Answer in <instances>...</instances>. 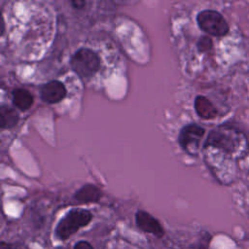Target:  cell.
<instances>
[{
	"label": "cell",
	"instance_id": "obj_12",
	"mask_svg": "<svg viewBox=\"0 0 249 249\" xmlns=\"http://www.w3.org/2000/svg\"><path fill=\"white\" fill-rule=\"evenodd\" d=\"M212 40L208 36H202L197 42V49L199 52H206L212 48Z\"/></svg>",
	"mask_w": 249,
	"mask_h": 249
},
{
	"label": "cell",
	"instance_id": "obj_11",
	"mask_svg": "<svg viewBox=\"0 0 249 249\" xmlns=\"http://www.w3.org/2000/svg\"><path fill=\"white\" fill-rule=\"evenodd\" d=\"M19 120L18 114L16 112V110L8 107V106H2L0 109V126L2 129L5 128H11L15 125H17L18 122Z\"/></svg>",
	"mask_w": 249,
	"mask_h": 249
},
{
	"label": "cell",
	"instance_id": "obj_2",
	"mask_svg": "<svg viewBox=\"0 0 249 249\" xmlns=\"http://www.w3.org/2000/svg\"><path fill=\"white\" fill-rule=\"evenodd\" d=\"M70 66L80 78L89 79L99 70L100 58L92 50L81 48L72 55Z\"/></svg>",
	"mask_w": 249,
	"mask_h": 249
},
{
	"label": "cell",
	"instance_id": "obj_10",
	"mask_svg": "<svg viewBox=\"0 0 249 249\" xmlns=\"http://www.w3.org/2000/svg\"><path fill=\"white\" fill-rule=\"evenodd\" d=\"M12 97L14 105L21 111H27L34 102L33 95L27 89L20 88L13 90Z\"/></svg>",
	"mask_w": 249,
	"mask_h": 249
},
{
	"label": "cell",
	"instance_id": "obj_3",
	"mask_svg": "<svg viewBox=\"0 0 249 249\" xmlns=\"http://www.w3.org/2000/svg\"><path fill=\"white\" fill-rule=\"evenodd\" d=\"M199 28L209 35L222 37L229 32V24L225 18L217 11L203 10L196 16Z\"/></svg>",
	"mask_w": 249,
	"mask_h": 249
},
{
	"label": "cell",
	"instance_id": "obj_15",
	"mask_svg": "<svg viewBox=\"0 0 249 249\" xmlns=\"http://www.w3.org/2000/svg\"><path fill=\"white\" fill-rule=\"evenodd\" d=\"M1 249H18L17 246L13 244H8L5 242H1Z\"/></svg>",
	"mask_w": 249,
	"mask_h": 249
},
{
	"label": "cell",
	"instance_id": "obj_4",
	"mask_svg": "<svg viewBox=\"0 0 249 249\" xmlns=\"http://www.w3.org/2000/svg\"><path fill=\"white\" fill-rule=\"evenodd\" d=\"M204 133L205 129L202 126L196 124H187L179 132L178 143L183 150L194 155L195 151L198 149Z\"/></svg>",
	"mask_w": 249,
	"mask_h": 249
},
{
	"label": "cell",
	"instance_id": "obj_13",
	"mask_svg": "<svg viewBox=\"0 0 249 249\" xmlns=\"http://www.w3.org/2000/svg\"><path fill=\"white\" fill-rule=\"evenodd\" d=\"M74 249H93L92 245L85 240H81L78 241L75 245H74Z\"/></svg>",
	"mask_w": 249,
	"mask_h": 249
},
{
	"label": "cell",
	"instance_id": "obj_8",
	"mask_svg": "<svg viewBox=\"0 0 249 249\" xmlns=\"http://www.w3.org/2000/svg\"><path fill=\"white\" fill-rule=\"evenodd\" d=\"M101 196L102 193L98 187L92 184H87L75 193L74 198L80 203H91L98 202Z\"/></svg>",
	"mask_w": 249,
	"mask_h": 249
},
{
	"label": "cell",
	"instance_id": "obj_9",
	"mask_svg": "<svg viewBox=\"0 0 249 249\" xmlns=\"http://www.w3.org/2000/svg\"><path fill=\"white\" fill-rule=\"evenodd\" d=\"M195 110L196 114L203 120L214 119L218 111L213 103L203 95H197L195 99Z\"/></svg>",
	"mask_w": 249,
	"mask_h": 249
},
{
	"label": "cell",
	"instance_id": "obj_5",
	"mask_svg": "<svg viewBox=\"0 0 249 249\" xmlns=\"http://www.w3.org/2000/svg\"><path fill=\"white\" fill-rule=\"evenodd\" d=\"M235 133L230 132V128L226 130L225 127H219L211 131L205 143V147L214 146L228 153H231L235 150Z\"/></svg>",
	"mask_w": 249,
	"mask_h": 249
},
{
	"label": "cell",
	"instance_id": "obj_14",
	"mask_svg": "<svg viewBox=\"0 0 249 249\" xmlns=\"http://www.w3.org/2000/svg\"><path fill=\"white\" fill-rule=\"evenodd\" d=\"M71 4L75 9H83L84 6L86 5V2L85 1H72Z\"/></svg>",
	"mask_w": 249,
	"mask_h": 249
},
{
	"label": "cell",
	"instance_id": "obj_1",
	"mask_svg": "<svg viewBox=\"0 0 249 249\" xmlns=\"http://www.w3.org/2000/svg\"><path fill=\"white\" fill-rule=\"evenodd\" d=\"M92 219L90 211L83 208L71 209L57 223L54 234L60 240H65L77 232L81 228L86 227Z\"/></svg>",
	"mask_w": 249,
	"mask_h": 249
},
{
	"label": "cell",
	"instance_id": "obj_6",
	"mask_svg": "<svg viewBox=\"0 0 249 249\" xmlns=\"http://www.w3.org/2000/svg\"><path fill=\"white\" fill-rule=\"evenodd\" d=\"M66 88L57 80L48 82L40 88V95L42 100L49 104L58 103L66 96Z\"/></svg>",
	"mask_w": 249,
	"mask_h": 249
},
{
	"label": "cell",
	"instance_id": "obj_16",
	"mask_svg": "<svg viewBox=\"0 0 249 249\" xmlns=\"http://www.w3.org/2000/svg\"><path fill=\"white\" fill-rule=\"evenodd\" d=\"M56 249H66V248H62V247H58V248H56Z\"/></svg>",
	"mask_w": 249,
	"mask_h": 249
},
{
	"label": "cell",
	"instance_id": "obj_7",
	"mask_svg": "<svg viewBox=\"0 0 249 249\" xmlns=\"http://www.w3.org/2000/svg\"><path fill=\"white\" fill-rule=\"evenodd\" d=\"M136 226L143 231L154 234L157 237H161L164 234V230L160 223L150 213L144 210H138L135 214Z\"/></svg>",
	"mask_w": 249,
	"mask_h": 249
}]
</instances>
